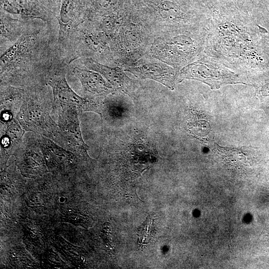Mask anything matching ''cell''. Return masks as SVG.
<instances>
[{
	"instance_id": "obj_6",
	"label": "cell",
	"mask_w": 269,
	"mask_h": 269,
	"mask_svg": "<svg viewBox=\"0 0 269 269\" xmlns=\"http://www.w3.org/2000/svg\"><path fill=\"white\" fill-rule=\"evenodd\" d=\"M74 72L80 80L84 90L90 95H105L112 90L111 85L98 72L78 67L74 68Z\"/></svg>"
},
{
	"instance_id": "obj_13",
	"label": "cell",
	"mask_w": 269,
	"mask_h": 269,
	"mask_svg": "<svg viewBox=\"0 0 269 269\" xmlns=\"http://www.w3.org/2000/svg\"><path fill=\"white\" fill-rule=\"evenodd\" d=\"M96 3L100 8L107 9L114 4V0H97Z\"/></svg>"
},
{
	"instance_id": "obj_7",
	"label": "cell",
	"mask_w": 269,
	"mask_h": 269,
	"mask_svg": "<svg viewBox=\"0 0 269 269\" xmlns=\"http://www.w3.org/2000/svg\"><path fill=\"white\" fill-rule=\"evenodd\" d=\"M139 75L160 82L171 89H173L174 72L170 68L156 64H145L134 69Z\"/></svg>"
},
{
	"instance_id": "obj_8",
	"label": "cell",
	"mask_w": 269,
	"mask_h": 269,
	"mask_svg": "<svg viewBox=\"0 0 269 269\" xmlns=\"http://www.w3.org/2000/svg\"><path fill=\"white\" fill-rule=\"evenodd\" d=\"M85 63L88 68L102 74L115 87L125 90L126 76L120 69L101 64L92 59H87Z\"/></svg>"
},
{
	"instance_id": "obj_1",
	"label": "cell",
	"mask_w": 269,
	"mask_h": 269,
	"mask_svg": "<svg viewBox=\"0 0 269 269\" xmlns=\"http://www.w3.org/2000/svg\"><path fill=\"white\" fill-rule=\"evenodd\" d=\"M237 76L225 65L207 55L185 67L181 72L182 78L200 80L214 89L223 83H235Z\"/></svg>"
},
{
	"instance_id": "obj_9",
	"label": "cell",
	"mask_w": 269,
	"mask_h": 269,
	"mask_svg": "<svg viewBox=\"0 0 269 269\" xmlns=\"http://www.w3.org/2000/svg\"><path fill=\"white\" fill-rule=\"evenodd\" d=\"M31 39L30 35L21 36L2 54L0 57L1 65L9 63L20 55L27 48Z\"/></svg>"
},
{
	"instance_id": "obj_12",
	"label": "cell",
	"mask_w": 269,
	"mask_h": 269,
	"mask_svg": "<svg viewBox=\"0 0 269 269\" xmlns=\"http://www.w3.org/2000/svg\"><path fill=\"white\" fill-rule=\"evenodd\" d=\"M153 223H152V220L150 218L146 220L144 224L142 226L140 238L141 241L143 242L144 240L147 241L148 239L150 238V235L151 234V231L153 230Z\"/></svg>"
},
{
	"instance_id": "obj_5",
	"label": "cell",
	"mask_w": 269,
	"mask_h": 269,
	"mask_svg": "<svg viewBox=\"0 0 269 269\" xmlns=\"http://www.w3.org/2000/svg\"><path fill=\"white\" fill-rule=\"evenodd\" d=\"M0 122L1 151L10 153L21 142L25 131L8 109L1 111Z\"/></svg>"
},
{
	"instance_id": "obj_11",
	"label": "cell",
	"mask_w": 269,
	"mask_h": 269,
	"mask_svg": "<svg viewBox=\"0 0 269 269\" xmlns=\"http://www.w3.org/2000/svg\"><path fill=\"white\" fill-rule=\"evenodd\" d=\"M160 12L163 16L170 18H178L182 17V12L180 7L170 1H164L159 5Z\"/></svg>"
},
{
	"instance_id": "obj_4",
	"label": "cell",
	"mask_w": 269,
	"mask_h": 269,
	"mask_svg": "<svg viewBox=\"0 0 269 269\" xmlns=\"http://www.w3.org/2000/svg\"><path fill=\"white\" fill-rule=\"evenodd\" d=\"M58 126L66 145L88 157V146L84 141L80 127L78 110L71 107L58 109Z\"/></svg>"
},
{
	"instance_id": "obj_10",
	"label": "cell",
	"mask_w": 269,
	"mask_h": 269,
	"mask_svg": "<svg viewBox=\"0 0 269 269\" xmlns=\"http://www.w3.org/2000/svg\"><path fill=\"white\" fill-rule=\"evenodd\" d=\"M74 2L72 0H63L61 6L59 24L60 30L70 25L74 16Z\"/></svg>"
},
{
	"instance_id": "obj_3",
	"label": "cell",
	"mask_w": 269,
	"mask_h": 269,
	"mask_svg": "<svg viewBox=\"0 0 269 269\" xmlns=\"http://www.w3.org/2000/svg\"><path fill=\"white\" fill-rule=\"evenodd\" d=\"M48 84L53 92V109L71 107L78 111H93L101 115L99 106L79 96L70 88L64 74L54 75L49 79Z\"/></svg>"
},
{
	"instance_id": "obj_2",
	"label": "cell",
	"mask_w": 269,
	"mask_h": 269,
	"mask_svg": "<svg viewBox=\"0 0 269 269\" xmlns=\"http://www.w3.org/2000/svg\"><path fill=\"white\" fill-rule=\"evenodd\" d=\"M16 118L25 131L33 132L55 141L62 138L64 141L58 124L43 107L33 101L23 103Z\"/></svg>"
}]
</instances>
